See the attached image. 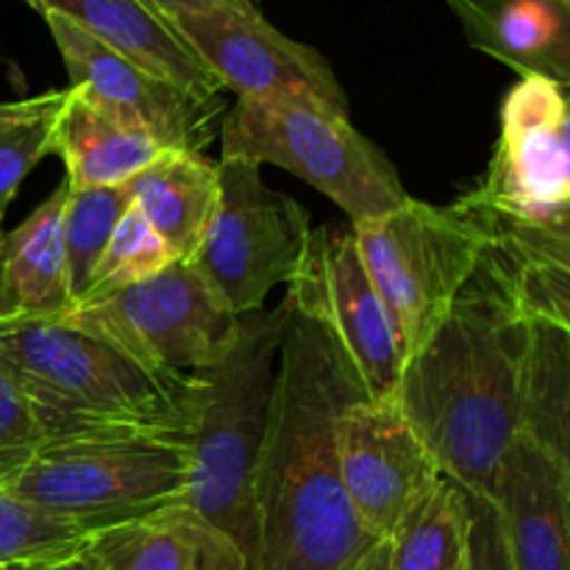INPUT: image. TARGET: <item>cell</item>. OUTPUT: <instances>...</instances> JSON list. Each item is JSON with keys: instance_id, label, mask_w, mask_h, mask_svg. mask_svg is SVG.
Segmentation results:
<instances>
[{"instance_id": "obj_1", "label": "cell", "mask_w": 570, "mask_h": 570, "mask_svg": "<svg viewBox=\"0 0 570 570\" xmlns=\"http://www.w3.org/2000/svg\"><path fill=\"white\" fill-rule=\"evenodd\" d=\"M360 395L365 390L337 343L289 304L254 473L250 570H362L382 546L345 493L334 443L340 412Z\"/></svg>"}, {"instance_id": "obj_2", "label": "cell", "mask_w": 570, "mask_h": 570, "mask_svg": "<svg viewBox=\"0 0 570 570\" xmlns=\"http://www.w3.org/2000/svg\"><path fill=\"white\" fill-rule=\"evenodd\" d=\"M510 273L501 250H490L438 332L404 362L393 395L440 471L484 499L523 429L529 317Z\"/></svg>"}, {"instance_id": "obj_3", "label": "cell", "mask_w": 570, "mask_h": 570, "mask_svg": "<svg viewBox=\"0 0 570 570\" xmlns=\"http://www.w3.org/2000/svg\"><path fill=\"white\" fill-rule=\"evenodd\" d=\"M0 365L42 440L156 434L189 443L198 426V373L145 365L59 317L0 321Z\"/></svg>"}, {"instance_id": "obj_4", "label": "cell", "mask_w": 570, "mask_h": 570, "mask_svg": "<svg viewBox=\"0 0 570 570\" xmlns=\"http://www.w3.org/2000/svg\"><path fill=\"white\" fill-rule=\"evenodd\" d=\"M287 323V298L276 309L239 315L226 354L198 373L204 395L198 426L189 440L193 460L184 504L223 529L245 554L248 568L256 554L254 473L265 443Z\"/></svg>"}, {"instance_id": "obj_5", "label": "cell", "mask_w": 570, "mask_h": 570, "mask_svg": "<svg viewBox=\"0 0 570 570\" xmlns=\"http://www.w3.org/2000/svg\"><path fill=\"white\" fill-rule=\"evenodd\" d=\"M189 460V443L176 438H56L42 440L11 476L0 482V490L95 534L170 504H184Z\"/></svg>"}, {"instance_id": "obj_6", "label": "cell", "mask_w": 570, "mask_h": 570, "mask_svg": "<svg viewBox=\"0 0 570 570\" xmlns=\"http://www.w3.org/2000/svg\"><path fill=\"white\" fill-rule=\"evenodd\" d=\"M220 159L284 167L332 198L351 223L387 215L410 198L393 161L348 115L315 100L237 98L220 122Z\"/></svg>"}, {"instance_id": "obj_7", "label": "cell", "mask_w": 570, "mask_h": 570, "mask_svg": "<svg viewBox=\"0 0 570 570\" xmlns=\"http://www.w3.org/2000/svg\"><path fill=\"white\" fill-rule=\"evenodd\" d=\"M351 232L365 273L393 317L404 362L429 343L495 248L484 220L412 195L387 215L351 223Z\"/></svg>"}, {"instance_id": "obj_8", "label": "cell", "mask_w": 570, "mask_h": 570, "mask_svg": "<svg viewBox=\"0 0 570 570\" xmlns=\"http://www.w3.org/2000/svg\"><path fill=\"white\" fill-rule=\"evenodd\" d=\"M220 198L204 243L187 262L232 315L265 309L293 284L312 243L309 212L262 178L248 159H220Z\"/></svg>"}, {"instance_id": "obj_9", "label": "cell", "mask_w": 570, "mask_h": 570, "mask_svg": "<svg viewBox=\"0 0 570 570\" xmlns=\"http://www.w3.org/2000/svg\"><path fill=\"white\" fill-rule=\"evenodd\" d=\"M59 321L145 365L200 373L226 354L239 317L187 262H173L148 282L76 301Z\"/></svg>"}, {"instance_id": "obj_10", "label": "cell", "mask_w": 570, "mask_h": 570, "mask_svg": "<svg viewBox=\"0 0 570 570\" xmlns=\"http://www.w3.org/2000/svg\"><path fill=\"white\" fill-rule=\"evenodd\" d=\"M568 89L546 76H521L501 104V134L479 187L456 209L495 220H532L570 204Z\"/></svg>"}, {"instance_id": "obj_11", "label": "cell", "mask_w": 570, "mask_h": 570, "mask_svg": "<svg viewBox=\"0 0 570 570\" xmlns=\"http://www.w3.org/2000/svg\"><path fill=\"white\" fill-rule=\"evenodd\" d=\"M56 50L87 104L120 126L154 139L161 150L204 154L220 134L223 95H200L154 76L83 33L59 14H42Z\"/></svg>"}, {"instance_id": "obj_12", "label": "cell", "mask_w": 570, "mask_h": 570, "mask_svg": "<svg viewBox=\"0 0 570 570\" xmlns=\"http://www.w3.org/2000/svg\"><path fill=\"white\" fill-rule=\"evenodd\" d=\"M287 301L337 343L367 399H393L404 367L401 340L365 273L351 226L312 232Z\"/></svg>"}, {"instance_id": "obj_13", "label": "cell", "mask_w": 570, "mask_h": 570, "mask_svg": "<svg viewBox=\"0 0 570 570\" xmlns=\"http://www.w3.org/2000/svg\"><path fill=\"white\" fill-rule=\"evenodd\" d=\"M170 22L223 89L254 100H315L348 115V95L312 45L234 9L170 11Z\"/></svg>"}, {"instance_id": "obj_14", "label": "cell", "mask_w": 570, "mask_h": 570, "mask_svg": "<svg viewBox=\"0 0 570 570\" xmlns=\"http://www.w3.org/2000/svg\"><path fill=\"white\" fill-rule=\"evenodd\" d=\"M340 476L373 538L395 532L412 504L443 476L395 399L360 395L334 423Z\"/></svg>"}, {"instance_id": "obj_15", "label": "cell", "mask_w": 570, "mask_h": 570, "mask_svg": "<svg viewBox=\"0 0 570 570\" xmlns=\"http://www.w3.org/2000/svg\"><path fill=\"white\" fill-rule=\"evenodd\" d=\"M490 501L512 568L570 570V484L523 432L504 456Z\"/></svg>"}, {"instance_id": "obj_16", "label": "cell", "mask_w": 570, "mask_h": 570, "mask_svg": "<svg viewBox=\"0 0 570 570\" xmlns=\"http://www.w3.org/2000/svg\"><path fill=\"white\" fill-rule=\"evenodd\" d=\"M39 14H59L115 53L165 81L200 95H223L220 81L150 0H22Z\"/></svg>"}, {"instance_id": "obj_17", "label": "cell", "mask_w": 570, "mask_h": 570, "mask_svg": "<svg viewBox=\"0 0 570 570\" xmlns=\"http://www.w3.org/2000/svg\"><path fill=\"white\" fill-rule=\"evenodd\" d=\"M89 543L104 570H250L237 543L187 504L100 529Z\"/></svg>"}, {"instance_id": "obj_18", "label": "cell", "mask_w": 570, "mask_h": 570, "mask_svg": "<svg viewBox=\"0 0 570 570\" xmlns=\"http://www.w3.org/2000/svg\"><path fill=\"white\" fill-rule=\"evenodd\" d=\"M65 198L61 184L14 232H0V321L61 317L72 306L61 239Z\"/></svg>"}, {"instance_id": "obj_19", "label": "cell", "mask_w": 570, "mask_h": 570, "mask_svg": "<svg viewBox=\"0 0 570 570\" xmlns=\"http://www.w3.org/2000/svg\"><path fill=\"white\" fill-rule=\"evenodd\" d=\"M122 187L173 254L181 262L193 259L220 198L217 161L193 150H161Z\"/></svg>"}, {"instance_id": "obj_20", "label": "cell", "mask_w": 570, "mask_h": 570, "mask_svg": "<svg viewBox=\"0 0 570 570\" xmlns=\"http://www.w3.org/2000/svg\"><path fill=\"white\" fill-rule=\"evenodd\" d=\"M53 154L65 161L67 189L122 187L161 154L159 145L120 126L70 89L53 137Z\"/></svg>"}, {"instance_id": "obj_21", "label": "cell", "mask_w": 570, "mask_h": 570, "mask_svg": "<svg viewBox=\"0 0 570 570\" xmlns=\"http://www.w3.org/2000/svg\"><path fill=\"white\" fill-rule=\"evenodd\" d=\"M468 42L521 76H534L562 33L566 0H445Z\"/></svg>"}, {"instance_id": "obj_22", "label": "cell", "mask_w": 570, "mask_h": 570, "mask_svg": "<svg viewBox=\"0 0 570 570\" xmlns=\"http://www.w3.org/2000/svg\"><path fill=\"white\" fill-rule=\"evenodd\" d=\"M468 540V490L443 473L384 540V570H465Z\"/></svg>"}, {"instance_id": "obj_23", "label": "cell", "mask_w": 570, "mask_h": 570, "mask_svg": "<svg viewBox=\"0 0 570 570\" xmlns=\"http://www.w3.org/2000/svg\"><path fill=\"white\" fill-rule=\"evenodd\" d=\"M521 432L570 484V334L538 317H529Z\"/></svg>"}, {"instance_id": "obj_24", "label": "cell", "mask_w": 570, "mask_h": 570, "mask_svg": "<svg viewBox=\"0 0 570 570\" xmlns=\"http://www.w3.org/2000/svg\"><path fill=\"white\" fill-rule=\"evenodd\" d=\"M67 98L70 87L0 104V232L20 184L45 156L53 154L56 126Z\"/></svg>"}, {"instance_id": "obj_25", "label": "cell", "mask_w": 570, "mask_h": 570, "mask_svg": "<svg viewBox=\"0 0 570 570\" xmlns=\"http://www.w3.org/2000/svg\"><path fill=\"white\" fill-rule=\"evenodd\" d=\"M131 206L126 187L67 189L65 215H61V239H65L67 282L72 304L83 298L92 273L115 234L117 223Z\"/></svg>"}, {"instance_id": "obj_26", "label": "cell", "mask_w": 570, "mask_h": 570, "mask_svg": "<svg viewBox=\"0 0 570 570\" xmlns=\"http://www.w3.org/2000/svg\"><path fill=\"white\" fill-rule=\"evenodd\" d=\"M173 262H181L173 254L170 245L154 232L142 212L137 206H128L126 215L117 223L115 234H111L109 245H106L104 256H100L98 267L92 273L83 298H98V295L115 293V289H126L131 284L148 282L150 276L170 267Z\"/></svg>"}, {"instance_id": "obj_27", "label": "cell", "mask_w": 570, "mask_h": 570, "mask_svg": "<svg viewBox=\"0 0 570 570\" xmlns=\"http://www.w3.org/2000/svg\"><path fill=\"white\" fill-rule=\"evenodd\" d=\"M92 538L78 523L48 515L0 490V562L65 554Z\"/></svg>"}, {"instance_id": "obj_28", "label": "cell", "mask_w": 570, "mask_h": 570, "mask_svg": "<svg viewBox=\"0 0 570 570\" xmlns=\"http://www.w3.org/2000/svg\"><path fill=\"white\" fill-rule=\"evenodd\" d=\"M495 248L515 262H546L570 271V204L532 220L488 223Z\"/></svg>"}, {"instance_id": "obj_29", "label": "cell", "mask_w": 570, "mask_h": 570, "mask_svg": "<svg viewBox=\"0 0 570 570\" xmlns=\"http://www.w3.org/2000/svg\"><path fill=\"white\" fill-rule=\"evenodd\" d=\"M512 295L523 315L538 317L570 334V271L546 262L512 259Z\"/></svg>"}, {"instance_id": "obj_30", "label": "cell", "mask_w": 570, "mask_h": 570, "mask_svg": "<svg viewBox=\"0 0 570 570\" xmlns=\"http://www.w3.org/2000/svg\"><path fill=\"white\" fill-rule=\"evenodd\" d=\"M39 443H42V434L22 395L17 393L14 382L0 365V482L9 479Z\"/></svg>"}, {"instance_id": "obj_31", "label": "cell", "mask_w": 570, "mask_h": 570, "mask_svg": "<svg viewBox=\"0 0 570 570\" xmlns=\"http://www.w3.org/2000/svg\"><path fill=\"white\" fill-rule=\"evenodd\" d=\"M468 507H471V540H468L465 570H515L493 501L468 493Z\"/></svg>"}, {"instance_id": "obj_32", "label": "cell", "mask_w": 570, "mask_h": 570, "mask_svg": "<svg viewBox=\"0 0 570 570\" xmlns=\"http://www.w3.org/2000/svg\"><path fill=\"white\" fill-rule=\"evenodd\" d=\"M534 76H546L551 81L560 83L562 89L570 92V6L566 11V22H562V33L554 42V48L543 56L538 72Z\"/></svg>"}, {"instance_id": "obj_33", "label": "cell", "mask_w": 570, "mask_h": 570, "mask_svg": "<svg viewBox=\"0 0 570 570\" xmlns=\"http://www.w3.org/2000/svg\"><path fill=\"white\" fill-rule=\"evenodd\" d=\"M165 14L170 11H206V9H234L245 14H262V0H150Z\"/></svg>"}, {"instance_id": "obj_34", "label": "cell", "mask_w": 570, "mask_h": 570, "mask_svg": "<svg viewBox=\"0 0 570 570\" xmlns=\"http://www.w3.org/2000/svg\"><path fill=\"white\" fill-rule=\"evenodd\" d=\"M45 570H104V566H100L92 543L87 540V543H81L76 551H70V554L61 557L59 562H53V566H48Z\"/></svg>"}, {"instance_id": "obj_35", "label": "cell", "mask_w": 570, "mask_h": 570, "mask_svg": "<svg viewBox=\"0 0 570 570\" xmlns=\"http://www.w3.org/2000/svg\"><path fill=\"white\" fill-rule=\"evenodd\" d=\"M76 551V549H72ZM70 551L65 554H48V557H26V560H9V562H0V570H45L53 562H59L61 557H67Z\"/></svg>"}, {"instance_id": "obj_36", "label": "cell", "mask_w": 570, "mask_h": 570, "mask_svg": "<svg viewBox=\"0 0 570 570\" xmlns=\"http://www.w3.org/2000/svg\"><path fill=\"white\" fill-rule=\"evenodd\" d=\"M365 570H384V543L379 546V549H376V554H373L371 560H367Z\"/></svg>"}, {"instance_id": "obj_37", "label": "cell", "mask_w": 570, "mask_h": 570, "mask_svg": "<svg viewBox=\"0 0 570 570\" xmlns=\"http://www.w3.org/2000/svg\"><path fill=\"white\" fill-rule=\"evenodd\" d=\"M566 3H568V6H570V0H566Z\"/></svg>"}, {"instance_id": "obj_38", "label": "cell", "mask_w": 570, "mask_h": 570, "mask_svg": "<svg viewBox=\"0 0 570 570\" xmlns=\"http://www.w3.org/2000/svg\"><path fill=\"white\" fill-rule=\"evenodd\" d=\"M362 570H365V568H362Z\"/></svg>"}]
</instances>
